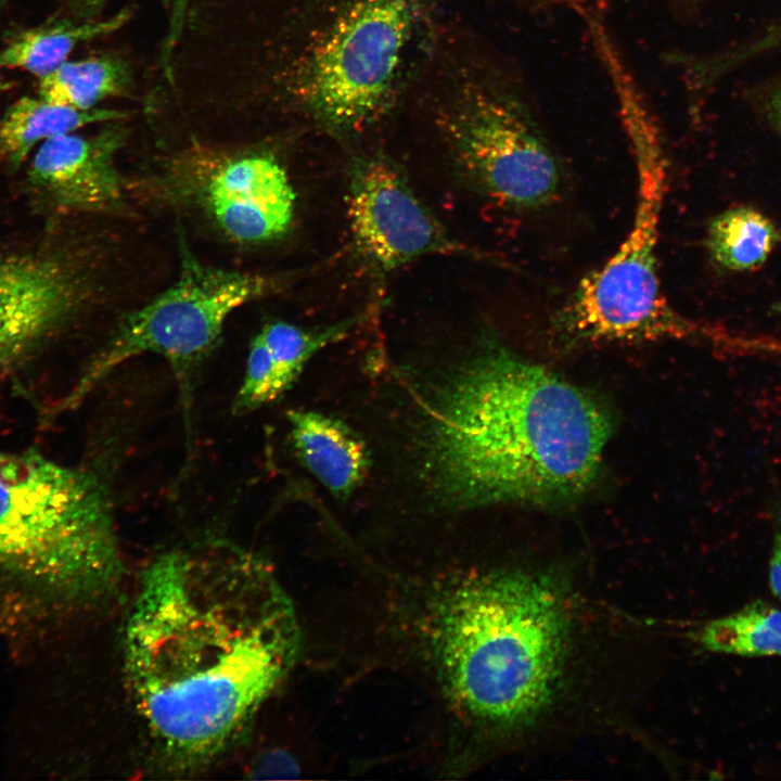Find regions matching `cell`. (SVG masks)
Instances as JSON below:
<instances>
[{
    "mask_svg": "<svg viewBox=\"0 0 781 781\" xmlns=\"http://www.w3.org/2000/svg\"><path fill=\"white\" fill-rule=\"evenodd\" d=\"M563 590L547 574L460 564L387 568L372 580L364 661L430 699L424 750L441 777L468 773L487 741L528 727L552 703L569 636Z\"/></svg>",
    "mask_w": 781,
    "mask_h": 781,
    "instance_id": "6da1fadb",
    "label": "cell"
},
{
    "mask_svg": "<svg viewBox=\"0 0 781 781\" xmlns=\"http://www.w3.org/2000/svg\"><path fill=\"white\" fill-rule=\"evenodd\" d=\"M271 566L226 540L168 551L144 569L124 631L133 704L175 761L214 758L285 681L303 651Z\"/></svg>",
    "mask_w": 781,
    "mask_h": 781,
    "instance_id": "7a4b0ae2",
    "label": "cell"
},
{
    "mask_svg": "<svg viewBox=\"0 0 781 781\" xmlns=\"http://www.w3.org/2000/svg\"><path fill=\"white\" fill-rule=\"evenodd\" d=\"M611 431L588 392L487 343L436 394L427 468L451 507L563 504L594 481Z\"/></svg>",
    "mask_w": 781,
    "mask_h": 781,
    "instance_id": "3957f363",
    "label": "cell"
},
{
    "mask_svg": "<svg viewBox=\"0 0 781 781\" xmlns=\"http://www.w3.org/2000/svg\"><path fill=\"white\" fill-rule=\"evenodd\" d=\"M0 572L62 599L111 590L123 558L98 477L36 451L0 450Z\"/></svg>",
    "mask_w": 781,
    "mask_h": 781,
    "instance_id": "277c9868",
    "label": "cell"
},
{
    "mask_svg": "<svg viewBox=\"0 0 781 781\" xmlns=\"http://www.w3.org/2000/svg\"><path fill=\"white\" fill-rule=\"evenodd\" d=\"M637 172L632 225L616 252L585 276L555 312L553 330L565 346L658 340L715 341L714 331L680 315L663 292L657 261L667 188L662 132L636 88L617 95Z\"/></svg>",
    "mask_w": 781,
    "mask_h": 781,
    "instance_id": "5b68a950",
    "label": "cell"
},
{
    "mask_svg": "<svg viewBox=\"0 0 781 781\" xmlns=\"http://www.w3.org/2000/svg\"><path fill=\"white\" fill-rule=\"evenodd\" d=\"M424 0H338L307 39L291 91L321 126L359 130L392 103Z\"/></svg>",
    "mask_w": 781,
    "mask_h": 781,
    "instance_id": "8992f818",
    "label": "cell"
},
{
    "mask_svg": "<svg viewBox=\"0 0 781 781\" xmlns=\"http://www.w3.org/2000/svg\"><path fill=\"white\" fill-rule=\"evenodd\" d=\"M439 110V125L468 181L517 212L559 197L563 170L518 93L486 71L461 68Z\"/></svg>",
    "mask_w": 781,
    "mask_h": 781,
    "instance_id": "52a82bcc",
    "label": "cell"
},
{
    "mask_svg": "<svg viewBox=\"0 0 781 781\" xmlns=\"http://www.w3.org/2000/svg\"><path fill=\"white\" fill-rule=\"evenodd\" d=\"M270 287L266 277L214 268L183 252L177 281L124 319L62 409L77 406L112 370L146 353L170 363L187 398L194 371L216 347L230 313Z\"/></svg>",
    "mask_w": 781,
    "mask_h": 781,
    "instance_id": "ba28073f",
    "label": "cell"
},
{
    "mask_svg": "<svg viewBox=\"0 0 781 781\" xmlns=\"http://www.w3.org/2000/svg\"><path fill=\"white\" fill-rule=\"evenodd\" d=\"M89 295L86 271L60 249L0 260V380L72 320Z\"/></svg>",
    "mask_w": 781,
    "mask_h": 781,
    "instance_id": "9c48e42d",
    "label": "cell"
},
{
    "mask_svg": "<svg viewBox=\"0 0 781 781\" xmlns=\"http://www.w3.org/2000/svg\"><path fill=\"white\" fill-rule=\"evenodd\" d=\"M347 216L357 251L382 270L435 253L462 252L386 159L368 157L353 166Z\"/></svg>",
    "mask_w": 781,
    "mask_h": 781,
    "instance_id": "30bf717a",
    "label": "cell"
},
{
    "mask_svg": "<svg viewBox=\"0 0 781 781\" xmlns=\"http://www.w3.org/2000/svg\"><path fill=\"white\" fill-rule=\"evenodd\" d=\"M115 121L94 136L66 133L40 144L28 179L59 208L108 212L121 206V179L115 157L125 140Z\"/></svg>",
    "mask_w": 781,
    "mask_h": 781,
    "instance_id": "8fae6325",
    "label": "cell"
},
{
    "mask_svg": "<svg viewBox=\"0 0 781 781\" xmlns=\"http://www.w3.org/2000/svg\"><path fill=\"white\" fill-rule=\"evenodd\" d=\"M205 202L229 238L259 243L289 230L295 193L286 171L273 156L249 154L225 162L210 175Z\"/></svg>",
    "mask_w": 781,
    "mask_h": 781,
    "instance_id": "7c38bea8",
    "label": "cell"
},
{
    "mask_svg": "<svg viewBox=\"0 0 781 781\" xmlns=\"http://www.w3.org/2000/svg\"><path fill=\"white\" fill-rule=\"evenodd\" d=\"M287 420L303 465L335 497L350 496L370 468L364 441L345 423L317 411L291 410Z\"/></svg>",
    "mask_w": 781,
    "mask_h": 781,
    "instance_id": "4fadbf2b",
    "label": "cell"
},
{
    "mask_svg": "<svg viewBox=\"0 0 781 781\" xmlns=\"http://www.w3.org/2000/svg\"><path fill=\"white\" fill-rule=\"evenodd\" d=\"M124 116L116 110H80L41 97H23L10 105L0 119V159L16 169L39 142L93 123L120 120Z\"/></svg>",
    "mask_w": 781,
    "mask_h": 781,
    "instance_id": "5bb4252c",
    "label": "cell"
},
{
    "mask_svg": "<svg viewBox=\"0 0 781 781\" xmlns=\"http://www.w3.org/2000/svg\"><path fill=\"white\" fill-rule=\"evenodd\" d=\"M129 16L123 10L106 20L59 21L25 30L0 51V68L23 69L42 78L67 61L77 44L117 30Z\"/></svg>",
    "mask_w": 781,
    "mask_h": 781,
    "instance_id": "9a60e30c",
    "label": "cell"
},
{
    "mask_svg": "<svg viewBox=\"0 0 781 781\" xmlns=\"http://www.w3.org/2000/svg\"><path fill=\"white\" fill-rule=\"evenodd\" d=\"M130 69L117 55L65 61L40 78L39 97L59 104L90 110L102 100L126 92Z\"/></svg>",
    "mask_w": 781,
    "mask_h": 781,
    "instance_id": "2e32d148",
    "label": "cell"
},
{
    "mask_svg": "<svg viewBox=\"0 0 781 781\" xmlns=\"http://www.w3.org/2000/svg\"><path fill=\"white\" fill-rule=\"evenodd\" d=\"M780 240L773 222L751 207H735L715 217L706 246L713 260L733 271L760 267Z\"/></svg>",
    "mask_w": 781,
    "mask_h": 781,
    "instance_id": "e0dca14e",
    "label": "cell"
},
{
    "mask_svg": "<svg viewBox=\"0 0 781 781\" xmlns=\"http://www.w3.org/2000/svg\"><path fill=\"white\" fill-rule=\"evenodd\" d=\"M707 651L739 656H781V610L761 600L708 622L696 635Z\"/></svg>",
    "mask_w": 781,
    "mask_h": 781,
    "instance_id": "ac0fdd59",
    "label": "cell"
},
{
    "mask_svg": "<svg viewBox=\"0 0 781 781\" xmlns=\"http://www.w3.org/2000/svg\"><path fill=\"white\" fill-rule=\"evenodd\" d=\"M188 4L189 0H174L168 33L162 50V63L165 68V74L169 79L171 78L170 61L172 51L184 25Z\"/></svg>",
    "mask_w": 781,
    "mask_h": 781,
    "instance_id": "d6986e66",
    "label": "cell"
},
{
    "mask_svg": "<svg viewBox=\"0 0 781 781\" xmlns=\"http://www.w3.org/2000/svg\"><path fill=\"white\" fill-rule=\"evenodd\" d=\"M768 580L771 592L781 599V504L778 507L774 514Z\"/></svg>",
    "mask_w": 781,
    "mask_h": 781,
    "instance_id": "ffe728a7",
    "label": "cell"
},
{
    "mask_svg": "<svg viewBox=\"0 0 781 781\" xmlns=\"http://www.w3.org/2000/svg\"><path fill=\"white\" fill-rule=\"evenodd\" d=\"M71 12L80 21H92L108 0H65Z\"/></svg>",
    "mask_w": 781,
    "mask_h": 781,
    "instance_id": "44dd1931",
    "label": "cell"
},
{
    "mask_svg": "<svg viewBox=\"0 0 781 781\" xmlns=\"http://www.w3.org/2000/svg\"><path fill=\"white\" fill-rule=\"evenodd\" d=\"M767 112L776 127L781 131V84L770 93L767 100Z\"/></svg>",
    "mask_w": 781,
    "mask_h": 781,
    "instance_id": "7402d4cb",
    "label": "cell"
},
{
    "mask_svg": "<svg viewBox=\"0 0 781 781\" xmlns=\"http://www.w3.org/2000/svg\"><path fill=\"white\" fill-rule=\"evenodd\" d=\"M530 1H534V2H543V3H549V2H552V3H563V4L568 5V7L572 8L573 10L579 12L580 14H582V13L585 12V10H586V9L582 7V4L580 3L579 0H530Z\"/></svg>",
    "mask_w": 781,
    "mask_h": 781,
    "instance_id": "603a6c76",
    "label": "cell"
},
{
    "mask_svg": "<svg viewBox=\"0 0 781 781\" xmlns=\"http://www.w3.org/2000/svg\"><path fill=\"white\" fill-rule=\"evenodd\" d=\"M10 87L9 82L0 78V93Z\"/></svg>",
    "mask_w": 781,
    "mask_h": 781,
    "instance_id": "cb8c5ba5",
    "label": "cell"
},
{
    "mask_svg": "<svg viewBox=\"0 0 781 781\" xmlns=\"http://www.w3.org/2000/svg\"><path fill=\"white\" fill-rule=\"evenodd\" d=\"M0 3H1V0H0Z\"/></svg>",
    "mask_w": 781,
    "mask_h": 781,
    "instance_id": "d4e9b609",
    "label": "cell"
}]
</instances>
